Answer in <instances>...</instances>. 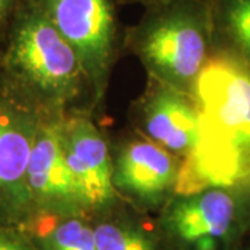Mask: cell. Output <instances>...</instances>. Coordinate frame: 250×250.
Wrapping results in <instances>:
<instances>
[{
    "mask_svg": "<svg viewBox=\"0 0 250 250\" xmlns=\"http://www.w3.org/2000/svg\"><path fill=\"white\" fill-rule=\"evenodd\" d=\"M200 141L184 163L177 192L241 185L250 177V70L213 53L197 82Z\"/></svg>",
    "mask_w": 250,
    "mask_h": 250,
    "instance_id": "cell-1",
    "label": "cell"
},
{
    "mask_svg": "<svg viewBox=\"0 0 250 250\" xmlns=\"http://www.w3.org/2000/svg\"><path fill=\"white\" fill-rule=\"evenodd\" d=\"M236 250H250V235H248V236L243 239V242L241 243V246Z\"/></svg>",
    "mask_w": 250,
    "mask_h": 250,
    "instance_id": "cell-18",
    "label": "cell"
},
{
    "mask_svg": "<svg viewBox=\"0 0 250 250\" xmlns=\"http://www.w3.org/2000/svg\"><path fill=\"white\" fill-rule=\"evenodd\" d=\"M0 250H38L20 228L0 224Z\"/></svg>",
    "mask_w": 250,
    "mask_h": 250,
    "instance_id": "cell-14",
    "label": "cell"
},
{
    "mask_svg": "<svg viewBox=\"0 0 250 250\" xmlns=\"http://www.w3.org/2000/svg\"><path fill=\"white\" fill-rule=\"evenodd\" d=\"M90 217L99 250H171L154 214L143 213L124 200Z\"/></svg>",
    "mask_w": 250,
    "mask_h": 250,
    "instance_id": "cell-11",
    "label": "cell"
},
{
    "mask_svg": "<svg viewBox=\"0 0 250 250\" xmlns=\"http://www.w3.org/2000/svg\"><path fill=\"white\" fill-rule=\"evenodd\" d=\"M154 217L171 250H236L246 238L239 185L177 192Z\"/></svg>",
    "mask_w": 250,
    "mask_h": 250,
    "instance_id": "cell-4",
    "label": "cell"
},
{
    "mask_svg": "<svg viewBox=\"0 0 250 250\" xmlns=\"http://www.w3.org/2000/svg\"><path fill=\"white\" fill-rule=\"evenodd\" d=\"M241 193L243 199V206H245V218H246V236L250 235V177L245 182H242Z\"/></svg>",
    "mask_w": 250,
    "mask_h": 250,
    "instance_id": "cell-16",
    "label": "cell"
},
{
    "mask_svg": "<svg viewBox=\"0 0 250 250\" xmlns=\"http://www.w3.org/2000/svg\"><path fill=\"white\" fill-rule=\"evenodd\" d=\"M139 134L163 146L181 160H189L200 141V111L196 99L159 81L147 78L146 89L134 104Z\"/></svg>",
    "mask_w": 250,
    "mask_h": 250,
    "instance_id": "cell-9",
    "label": "cell"
},
{
    "mask_svg": "<svg viewBox=\"0 0 250 250\" xmlns=\"http://www.w3.org/2000/svg\"><path fill=\"white\" fill-rule=\"evenodd\" d=\"M21 1L22 0H0V39L1 41L6 35L11 18Z\"/></svg>",
    "mask_w": 250,
    "mask_h": 250,
    "instance_id": "cell-15",
    "label": "cell"
},
{
    "mask_svg": "<svg viewBox=\"0 0 250 250\" xmlns=\"http://www.w3.org/2000/svg\"><path fill=\"white\" fill-rule=\"evenodd\" d=\"M211 9L214 52L250 70V0H211Z\"/></svg>",
    "mask_w": 250,
    "mask_h": 250,
    "instance_id": "cell-13",
    "label": "cell"
},
{
    "mask_svg": "<svg viewBox=\"0 0 250 250\" xmlns=\"http://www.w3.org/2000/svg\"><path fill=\"white\" fill-rule=\"evenodd\" d=\"M118 1H120V4H142V6H146L153 0H118Z\"/></svg>",
    "mask_w": 250,
    "mask_h": 250,
    "instance_id": "cell-17",
    "label": "cell"
},
{
    "mask_svg": "<svg viewBox=\"0 0 250 250\" xmlns=\"http://www.w3.org/2000/svg\"><path fill=\"white\" fill-rule=\"evenodd\" d=\"M62 118L45 114L39 125L27 171L31 203L35 214H89L64 159Z\"/></svg>",
    "mask_w": 250,
    "mask_h": 250,
    "instance_id": "cell-10",
    "label": "cell"
},
{
    "mask_svg": "<svg viewBox=\"0 0 250 250\" xmlns=\"http://www.w3.org/2000/svg\"><path fill=\"white\" fill-rule=\"evenodd\" d=\"M45 111L0 71V224L22 229L34 217L27 171Z\"/></svg>",
    "mask_w": 250,
    "mask_h": 250,
    "instance_id": "cell-5",
    "label": "cell"
},
{
    "mask_svg": "<svg viewBox=\"0 0 250 250\" xmlns=\"http://www.w3.org/2000/svg\"><path fill=\"white\" fill-rule=\"evenodd\" d=\"M56 29L77 52L88 75L98 108L106 96L124 32L118 0H36Z\"/></svg>",
    "mask_w": 250,
    "mask_h": 250,
    "instance_id": "cell-6",
    "label": "cell"
},
{
    "mask_svg": "<svg viewBox=\"0 0 250 250\" xmlns=\"http://www.w3.org/2000/svg\"><path fill=\"white\" fill-rule=\"evenodd\" d=\"M211 0H153L124 31V46L147 78L195 98L197 82L214 53Z\"/></svg>",
    "mask_w": 250,
    "mask_h": 250,
    "instance_id": "cell-3",
    "label": "cell"
},
{
    "mask_svg": "<svg viewBox=\"0 0 250 250\" xmlns=\"http://www.w3.org/2000/svg\"><path fill=\"white\" fill-rule=\"evenodd\" d=\"M60 141L67 167L90 215L123 199L113 185L111 143L93 121V114H71L60 120Z\"/></svg>",
    "mask_w": 250,
    "mask_h": 250,
    "instance_id": "cell-8",
    "label": "cell"
},
{
    "mask_svg": "<svg viewBox=\"0 0 250 250\" xmlns=\"http://www.w3.org/2000/svg\"><path fill=\"white\" fill-rule=\"evenodd\" d=\"M38 250H99L89 214H35L21 229Z\"/></svg>",
    "mask_w": 250,
    "mask_h": 250,
    "instance_id": "cell-12",
    "label": "cell"
},
{
    "mask_svg": "<svg viewBox=\"0 0 250 250\" xmlns=\"http://www.w3.org/2000/svg\"><path fill=\"white\" fill-rule=\"evenodd\" d=\"M0 71L46 114H93L95 95L77 52L36 0H22L3 38Z\"/></svg>",
    "mask_w": 250,
    "mask_h": 250,
    "instance_id": "cell-2",
    "label": "cell"
},
{
    "mask_svg": "<svg viewBox=\"0 0 250 250\" xmlns=\"http://www.w3.org/2000/svg\"><path fill=\"white\" fill-rule=\"evenodd\" d=\"M184 161L135 131L111 145V177L118 196L143 213L157 214L177 193Z\"/></svg>",
    "mask_w": 250,
    "mask_h": 250,
    "instance_id": "cell-7",
    "label": "cell"
}]
</instances>
